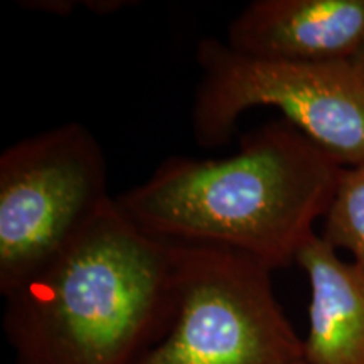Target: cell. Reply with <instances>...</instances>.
<instances>
[{"label":"cell","mask_w":364,"mask_h":364,"mask_svg":"<svg viewBox=\"0 0 364 364\" xmlns=\"http://www.w3.org/2000/svg\"><path fill=\"white\" fill-rule=\"evenodd\" d=\"M343 169L279 118L245 134L228 157H167L115 199L154 238L228 250L275 272L295 263L316 233Z\"/></svg>","instance_id":"cell-1"},{"label":"cell","mask_w":364,"mask_h":364,"mask_svg":"<svg viewBox=\"0 0 364 364\" xmlns=\"http://www.w3.org/2000/svg\"><path fill=\"white\" fill-rule=\"evenodd\" d=\"M4 300L16 364H136L174 316L176 245L140 230L112 196Z\"/></svg>","instance_id":"cell-2"},{"label":"cell","mask_w":364,"mask_h":364,"mask_svg":"<svg viewBox=\"0 0 364 364\" xmlns=\"http://www.w3.org/2000/svg\"><path fill=\"white\" fill-rule=\"evenodd\" d=\"M196 61L201 78L191 129L199 147H223L245 112L270 107L344 167L364 164V71L354 59H262L236 53L225 41L203 38Z\"/></svg>","instance_id":"cell-3"},{"label":"cell","mask_w":364,"mask_h":364,"mask_svg":"<svg viewBox=\"0 0 364 364\" xmlns=\"http://www.w3.org/2000/svg\"><path fill=\"white\" fill-rule=\"evenodd\" d=\"M272 273L245 255L176 245L174 316L136 364H307Z\"/></svg>","instance_id":"cell-4"},{"label":"cell","mask_w":364,"mask_h":364,"mask_svg":"<svg viewBox=\"0 0 364 364\" xmlns=\"http://www.w3.org/2000/svg\"><path fill=\"white\" fill-rule=\"evenodd\" d=\"M110 198L102 145L78 122L9 145L0 154V295L56 258Z\"/></svg>","instance_id":"cell-5"},{"label":"cell","mask_w":364,"mask_h":364,"mask_svg":"<svg viewBox=\"0 0 364 364\" xmlns=\"http://www.w3.org/2000/svg\"><path fill=\"white\" fill-rule=\"evenodd\" d=\"M225 43L245 56L279 61H353L364 51V0H255Z\"/></svg>","instance_id":"cell-6"},{"label":"cell","mask_w":364,"mask_h":364,"mask_svg":"<svg viewBox=\"0 0 364 364\" xmlns=\"http://www.w3.org/2000/svg\"><path fill=\"white\" fill-rule=\"evenodd\" d=\"M295 263L311 289L307 364H364V272L317 233Z\"/></svg>","instance_id":"cell-7"},{"label":"cell","mask_w":364,"mask_h":364,"mask_svg":"<svg viewBox=\"0 0 364 364\" xmlns=\"http://www.w3.org/2000/svg\"><path fill=\"white\" fill-rule=\"evenodd\" d=\"M321 236L338 252L351 255V262L364 272V164L341 172Z\"/></svg>","instance_id":"cell-8"},{"label":"cell","mask_w":364,"mask_h":364,"mask_svg":"<svg viewBox=\"0 0 364 364\" xmlns=\"http://www.w3.org/2000/svg\"><path fill=\"white\" fill-rule=\"evenodd\" d=\"M354 61H356V63H358V65H359V66H361V70L364 71V51H363L361 54H359V56H358L356 59H354Z\"/></svg>","instance_id":"cell-9"}]
</instances>
